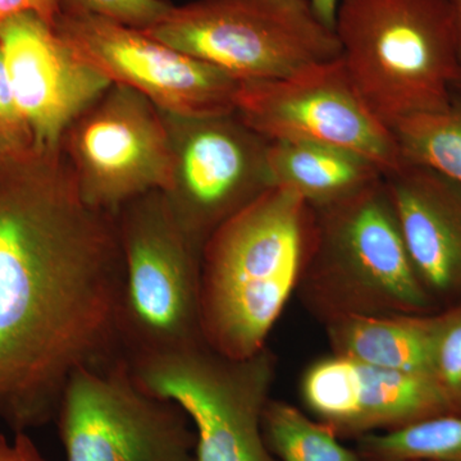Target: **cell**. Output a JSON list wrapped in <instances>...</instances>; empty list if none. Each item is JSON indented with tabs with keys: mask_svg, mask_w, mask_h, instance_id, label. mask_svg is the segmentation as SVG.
<instances>
[{
	"mask_svg": "<svg viewBox=\"0 0 461 461\" xmlns=\"http://www.w3.org/2000/svg\"><path fill=\"white\" fill-rule=\"evenodd\" d=\"M62 151L81 195L102 211L115 213L168 186L171 145L162 111L124 85H112L71 124Z\"/></svg>",
	"mask_w": 461,
	"mask_h": 461,
	"instance_id": "11",
	"label": "cell"
},
{
	"mask_svg": "<svg viewBox=\"0 0 461 461\" xmlns=\"http://www.w3.org/2000/svg\"><path fill=\"white\" fill-rule=\"evenodd\" d=\"M240 83L278 80L341 57L311 0H194L142 30Z\"/></svg>",
	"mask_w": 461,
	"mask_h": 461,
	"instance_id": "6",
	"label": "cell"
},
{
	"mask_svg": "<svg viewBox=\"0 0 461 461\" xmlns=\"http://www.w3.org/2000/svg\"><path fill=\"white\" fill-rule=\"evenodd\" d=\"M0 51L38 153L62 150L67 130L113 85L30 11L0 25Z\"/></svg>",
	"mask_w": 461,
	"mask_h": 461,
	"instance_id": "13",
	"label": "cell"
},
{
	"mask_svg": "<svg viewBox=\"0 0 461 461\" xmlns=\"http://www.w3.org/2000/svg\"><path fill=\"white\" fill-rule=\"evenodd\" d=\"M171 7L166 0H60L62 11L96 14L140 30L156 25Z\"/></svg>",
	"mask_w": 461,
	"mask_h": 461,
	"instance_id": "23",
	"label": "cell"
},
{
	"mask_svg": "<svg viewBox=\"0 0 461 461\" xmlns=\"http://www.w3.org/2000/svg\"><path fill=\"white\" fill-rule=\"evenodd\" d=\"M417 461H421V460H417Z\"/></svg>",
	"mask_w": 461,
	"mask_h": 461,
	"instance_id": "30",
	"label": "cell"
},
{
	"mask_svg": "<svg viewBox=\"0 0 461 461\" xmlns=\"http://www.w3.org/2000/svg\"><path fill=\"white\" fill-rule=\"evenodd\" d=\"M58 35L113 84L142 94L167 113H235L240 81L140 29L83 12H60Z\"/></svg>",
	"mask_w": 461,
	"mask_h": 461,
	"instance_id": "12",
	"label": "cell"
},
{
	"mask_svg": "<svg viewBox=\"0 0 461 461\" xmlns=\"http://www.w3.org/2000/svg\"><path fill=\"white\" fill-rule=\"evenodd\" d=\"M303 399L336 436L362 437L448 414L430 375L391 371L333 354L312 364Z\"/></svg>",
	"mask_w": 461,
	"mask_h": 461,
	"instance_id": "14",
	"label": "cell"
},
{
	"mask_svg": "<svg viewBox=\"0 0 461 461\" xmlns=\"http://www.w3.org/2000/svg\"><path fill=\"white\" fill-rule=\"evenodd\" d=\"M430 378L448 414L461 417V303L436 314Z\"/></svg>",
	"mask_w": 461,
	"mask_h": 461,
	"instance_id": "21",
	"label": "cell"
},
{
	"mask_svg": "<svg viewBox=\"0 0 461 461\" xmlns=\"http://www.w3.org/2000/svg\"><path fill=\"white\" fill-rule=\"evenodd\" d=\"M115 213L81 195L63 151L0 163V420H56L76 372L124 357Z\"/></svg>",
	"mask_w": 461,
	"mask_h": 461,
	"instance_id": "1",
	"label": "cell"
},
{
	"mask_svg": "<svg viewBox=\"0 0 461 461\" xmlns=\"http://www.w3.org/2000/svg\"><path fill=\"white\" fill-rule=\"evenodd\" d=\"M335 32L354 89L387 129L453 100L461 58L450 0H339Z\"/></svg>",
	"mask_w": 461,
	"mask_h": 461,
	"instance_id": "3",
	"label": "cell"
},
{
	"mask_svg": "<svg viewBox=\"0 0 461 461\" xmlns=\"http://www.w3.org/2000/svg\"><path fill=\"white\" fill-rule=\"evenodd\" d=\"M29 11L25 0H0V25L9 18Z\"/></svg>",
	"mask_w": 461,
	"mask_h": 461,
	"instance_id": "27",
	"label": "cell"
},
{
	"mask_svg": "<svg viewBox=\"0 0 461 461\" xmlns=\"http://www.w3.org/2000/svg\"><path fill=\"white\" fill-rule=\"evenodd\" d=\"M122 254L118 336L127 360L205 344L200 314L202 249L151 191L115 212Z\"/></svg>",
	"mask_w": 461,
	"mask_h": 461,
	"instance_id": "5",
	"label": "cell"
},
{
	"mask_svg": "<svg viewBox=\"0 0 461 461\" xmlns=\"http://www.w3.org/2000/svg\"><path fill=\"white\" fill-rule=\"evenodd\" d=\"M27 9L44 21L51 29L56 27L58 18L60 16V0H25Z\"/></svg>",
	"mask_w": 461,
	"mask_h": 461,
	"instance_id": "25",
	"label": "cell"
},
{
	"mask_svg": "<svg viewBox=\"0 0 461 461\" xmlns=\"http://www.w3.org/2000/svg\"><path fill=\"white\" fill-rule=\"evenodd\" d=\"M436 314L341 315L329 320L333 354L354 362L430 375Z\"/></svg>",
	"mask_w": 461,
	"mask_h": 461,
	"instance_id": "17",
	"label": "cell"
},
{
	"mask_svg": "<svg viewBox=\"0 0 461 461\" xmlns=\"http://www.w3.org/2000/svg\"><path fill=\"white\" fill-rule=\"evenodd\" d=\"M314 209L273 186L206 240L200 260L205 344L230 359L266 348L313 247Z\"/></svg>",
	"mask_w": 461,
	"mask_h": 461,
	"instance_id": "2",
	"label": "cell"
},
{
	"mask_svg": "<svg viewBox=\"0 0 461 461\" xmlns=\"http://www.w3.org/2000/svg\"><path fill=\"white\" fill-rule=\"evenodd\" d=\"M412 267L430 299L461 303V185L420 166L384 177Z\"/></svg>",
	"mask_w": 461,
	"mask_h": 461,
	"instance_id": "15",
	"label": "cell"
},
{
	"mask_svg": "<svg viewBox=\"0 0 461 461\" xmlns=\"http://www.w3.org/2000/svg\"><path fill=\"white\" fill-rule=\"evenodd\" d=\"M0 461H51L39 450L26 432H17L12 438L0 433Z\"/></svg>",
	"mask_w": 461,
	"mask_h": 461,
	"instance_id": "24",
	"label": "cell"
},
{
	"mask_svg": "<svg viewBox=\"0 0 461 461\" xmlns=\"http://www.w3.org/2000/svg\"><path fill=\"white\" fill-rule=\"evenodd\" d=\"M235 113L267 141H304L354 151L384 177L402 168L390 129L366 107L341 57L278 80L240 83Z\"/></svg>",
	"mask_w": 461,
	"mask_h": 461,
	"instance_id": "9",
	"label": "cell"
},
{
	"mask_svg": "<svg viewBox=\"0 0 461 461\" xmlns=\"http://www.w3.org/2000/svg\"><path fill=\"white\" fill-rule=\"evenodd\" d=\"M263 432L277 461H363L329 427L287 402L269 400L263 412Z\"/></svg>",
	"mask_w": 461,
	"mask_h": 461,
	"instance_id": "20",
	"label": "cell"
},
{
	"mask_svg": "<svg viewBox=\"0 0 461 461\" xmlns=\"http://www.w3.org/2000/svg\"><path fill=\"white\" fill-rule=\"evenodd\" d=\"M139 386L189 415L198 461H277L263 432L275 359L267 348L230 359L208 346L127 360Z\"/></svg>",
	"mask_w": 461,
	"mask_h": 461,
	"instance_id": "7",
	"label": "cell"
},
{
	"mask_svg": "<svg viewBox=\"0 0 461 461\" xmlns=\"http://www.w3.org/2000/svg\"><path fill=\"white\" fill-rule=\"evenodd\" d=\"M318 16L324 23L335 29L336 12L339 0H311Z\"/></svg>",
	"mask_w": 461,
	"mask_h": 461,
	"instance_id": "26",
	"label": "cell"
},
{
	"mask_svg": "<svg viewBox=\"0 0 461 461\" xmlns=\"http://www.w3.org/2000/svg\"><path fill=\"white\" fill-rule=\"evenodd\" d=\"M363 461H461V417L438 415L359 437Z\"/></svg>",
	"mask_w": 461,
	"mask_h": 461,
	"instance_id": "19",
	"label": "cell"
},
{
	"mask_svg": "<svg viewBox=\"0 0 461 461\" xmlns=\"http://www.w3.org/2000/svg\"><path fill=\"white\" fill-rule=\"evenodd\" d=\"M406 165L420 166L461 185V98L439 111L412 115L393 130Z\"/></svg>",
	"mask_w": 461,
	"mask_h": 461,
	"instance_id": "18",
	"label": "cell"
},
{
	"mask_svg": "<svg viewBox=\"0 0 461 461\" xmlns=\"http://www.w3.org/2000/svg\"><path fill=\"white\" fill-rule=\"evenodd\" d=\"M162 113L171 145V175L162 193L182 229L203 249L221 224L273 187L269 141L236 113Z\"/></svg>",
	"mask_w": 461,
	"mask_h": 461,
	"instance_id": "10",
	"label": "cell"
},
{
	"mask_svg": "<svg viewBox=\"0 0 461 461\" xmlns=\"http://www.w3.org/2000/svg\"><path fill=\"white\" fill-rule=\"evenodd\" d=\"M54 420L66 461H198L189 415L142 390L126 357L76 372Z\"/></svg>",
	"mask_w": 461,
	"mask_h": 461,
	"instance_id": "8",
	"label": "cell"
},
{
	"mask_svg": "<svg viewBox=\"0 0 461 461\" xmlns=\"http://www.w3.org/2000/svg\"><path fill=\"white\" fill-rule=\"evenodd\" d=\"M314 214L313 247L300 284L327 321L429 314L435 303L412 267L384 178Z\"/></svg>",
	"mask_w": 461,
	"mask_h": 461,
	"instance_id": "4",
	"label": "cell"
},
{
	"mask_svg": "<svg viewBox=\"0 0 461 461\" xmlns=\"http://www.w3.org/2000/svg\"><path fill=\"white\" fill-rule=\"evenodd\" d=\"M35 151L32 129L14 98L0 51V163L23 159Z\"/></svg>",
	"mask_w": 461,
	"mask_h": 461,
	"instance_id": "22",
	"label": "cell"
},
{
	"mask_svg": "<svg viewBox=\"0 0 461 461\" xmlns=\"http://www.w3.org/2000/svg\"><path fill=\"white\" fill-rule=\"evenodd\" d=\"M453 90H454L455 95L460 96V98H461V68H460V74H459V76H457L456 81H455Z\"/></svg>",
	"mask_w": 461,
	"mask_h": 461,
	"instance_id": "29",
	"label": "cell"
},
{
	"mask_svg": "<svg viewBox=\"0 0 461 461\" xmlns=\"http://www.w3.org/2000/svg\"><path fill=\"white\" fill-rule=\"evenodd\" d=\"M453 5L455 23H456L457 41H459V51L461 58V0H450Z\"/></svg>",
	"mask_w": 461,
	"mask_h": 461,
	"instance_id": "28",
	"label": "cell"
},
{
	"mask_svg": "<svg viewBox=\"0 0 461 461\" xmlns=\"http://www.w3.org/2000/svg\"><path fill=\"white\" fill-rule=\"evenodd\" d=\"M267 159L272 186L293 191L313 209L351 198L384 178L371 160L332 145L272 141Z\"/></svg>",
	"mask_w": 461,
	"mask_h": 461,
	"instance_id": "16",
	"label": "cell"
}]
</instances>
